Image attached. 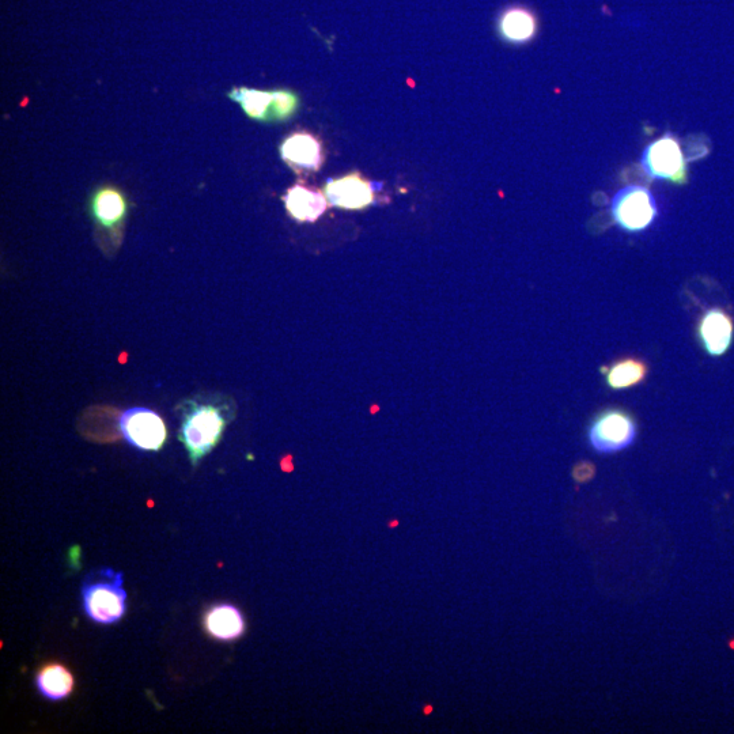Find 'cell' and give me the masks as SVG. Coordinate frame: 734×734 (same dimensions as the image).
Instances as JSON below:
<instances>
[{"mask_svg":"<svg viewBox=\"0 0 734 734\" xmlns=\"http://www.w3.org/2000/svg\"><path fill=\"white\" fill-rule=\"evenodd\" d=\"M179 440L196 467L221 442L227 425L236 416V404L221 395H202L177 407Z\"/></svg>","mask_w":734,"mask_h":734,"instance_id":"cell-1","label":"cell"},{"mask_svg":"<svg viewBox=\"0 0 734 734\" xmlns=\"http://www.w3.org/2000/svg\"><path fill=\"white\" fill-rule=\"evenodd\" d=\"M638 426L634 416L622 408H608L596 415L588 429V440L594 452L614 454L630 448L637 440Z\"/></svg>","mask_w":734,"mask_h":734,"instance_id":"cell-3","label":"cell"},{"mask_svg":"<svg viewBox=\"0 0 734 734\" xmlns=\"http://www.w3.org/2000/svg\"><path fill=\"white\" fill-rule=\"evenodd\" d=\"M126 213V200L115 189H104V191H100L94 196L92 203L94 221L101 229L107 230L113 236L117 233V229L123 225Z\"/></svg>","mask_w":734,"mask_h":734,"instance_id":"cell-14","label":"cell"},{"mask_svg":"<svg viewBox=\"0 0 734 734\" xmlns=\"http://www.w3.org/2000/svg\"><path fill=\"white\" fill-rule=\"evenodd\" d=\"M204 630L217 641L232 642L245 633V619L240 609L218 604L208 609L203 619Z\"/></svg>","mask_w":734,"mask_h":734,"instance_id":"cell-10","label":"cell"},{"mask_svg":"<svg viewBox=\"0 0 734 734\" xmlns=\"http://www.w3.org/2000/svg\"><path fill=\"white\" fill-rule=\"evenodd\" d=\"M286 208L291 217L298 222H316L327 211V196L319 189L297 184L287 191Z\"/></svg>","mask_w":734,"mask_h":734,"instance_id":"cell-11","label":"cell"},{"mask_svg":"<svg viewBox=\"0 0 734 734\" xmlns=\"http://www.w3.org/2000/svg\"><path fill=\"white\" fill-rule=\"evenodd\" d=\"M286 164L298 173L317 172L324 162L323 145L309 132H295L281 147Z\"/></svg>","mask_w":734,"mask_h":734,"instance_id":"cell-9","label":"cell"},{"mask_svg":"<svg viewBox=\"0 0 734 734\" xmlns=\"http://www.w3.org/2000/svg\"><path fill=\"white\" fill-rule=\"evenodd\" d=\"M696 335L703 350L710 357L718 358L728 353L734 338V321L728 310L711 308L702 314L696 327Z\"/></svg>","mask_w":734,"mask_h":734,"instance_id":"cell-7","label":"cell"},{"mask_svg":"<svg viewBox=\"0 0 734 734\" xmlns=\"http://www.w3.org/2000/svg\"><path fill=\"white\" fill-rule=\"evenodd\" d=\"M611 213L616 225L624 232L639 233L653 225L658 208L648 188L628 185L612 199Z\"/></svg>","mask_w":734,"mask_h":734,"instance_id":"cell-5","label":"cell"},{"mask_svg":"<svg viewBox=\"0 0 734 734\" xmlns=\"http://www.w3.org/2000/svg\"><path fill=\"white\" fill-rule=\"evenodd\" d=\"M650 367L642 358L624 357L601 367L605 382L612 391H624L641 385L648 378Z\"/></svg>","mask_w":734,"mask_h":734,"instance_id":"cell-13","label":"cell"},{"mask_svg":"<svg viewBox=\"0 0 734 734\" xmlns=\"http://www.w3.org/2000/svg\"><path fill=\"white\" fill-rule=\"evenodd\" d=\"M119 426L128 444L149 452H158L168 438L161 416L147 408H132L124 412Z\"/></svg>","mask_w":734,"mask_h":734,"instance_id":"cell-6","label":"cell"},{"mask_svg":"<svg viewBox=\"0 0 734 734\" xmlns=\"http://www.w3.org/2000/svg\"><path fill=\"white\" fill-rule=\"evenodd\" d=\"M641 164L650 179L675 185L687 184V160L675 135L667 134L650 143L643 151Z\"/></svg>","mask_w":734,"mask_h":734,"instance_id":"cell-4","label":"cell"},{"mask_svg":"<svg viewBox=\"0 0 734 734\" xmlns=\"http://www.w3.org/2000/svg\"><path fill=\"white\" fill-rule=\"evenodd\" d=\"M82 605L87 618L94 623L115 624L127 612V592L123 573L104 567L92 571L82 581Z\"/></svg>","mask_w":734,"mask_h":734,"instance_id":"cell-2","label":"cell"},{"mask_svg":"<svg viewBox=\"0 0 734 734\" xmlns=\"http://www.w3.org/2000/svg\"><path fill=\"white\" fill-rule=\"evenodd\" d=\"M539 21L532 10L524 6L508 7L498 21V32L512 44H525L535 39Z\"/></svg>","mask_w":734,"mask_h":734,"instance_id":"cell-12","label":"cell"},{"mask_svg":"<svg viewBox=\"0 0 734 734\" xmlns=\"http://www.w3.org/2000/svg\"><path fill=\"white\" fill-rule=\"evenodd\" d=\"M594 475H596V467L590 461H581L573 468V478L577 483H588L594 478Z\"/></svg>","mask_w":734,"mask_h":734,"instance_id":"cell-18","label":"cell"},{"mask_svg":"<svg viewBox=\"0 0 734 734\" xmlns=\"http://www.w3.org/2000/svg\"><path fill=\"white\" fill-rule=\"evenodd\" d=\"M238 102H241L242 108L251 117H263L267 113V109L272 105L274 94L260 92V90L242 89L236 94Z\"/></svg>","mask_w":734,"mask_h":734,"instance_id":"cell-16","label":"cell"},{"mask_svg":"<svg viewBox=\"0 0 734 734\" xmlns=\"http://www.w3.org/2000/svg\"><path fill=\"white\" fill-rule=\"evenodd\" d=\"M36 686L48 701H63L74 692V675L63 664L51 662L37 672Z\"/></svg>","mask_w":734,"mask_h":734,"instance_id":"cell-15","label":"cell"},{"mask_svg":"<svg viewBox=\"0 0 734 734\" xmlns=\"http://www.w3.org/2000/svg\"><path fill=\"white\" fill-rule=\"evenodd\" d=\"M324 194L331 206L344 210H363L376 200L373 184L357 172L329 180Z\"/></svg>","mask_w":734,"mask_h":734,"instance_id":"cell-8","label":"cell"},{"mask_svg":"<svg viewBox=\"0 0 734 734\" xmlns=\"http://www.w3.org/2000/svg\"><path fill=\"white\" fill-rule=\"evenodd\" d=\"M295 98L290 93L276 92L272 98V105L275 107V113L278 116H289L295 108Z\"/></svg>","mask_w":734,"mask_h":734,"instance_id":"cell-17","label":"cell"}]
</instances>
